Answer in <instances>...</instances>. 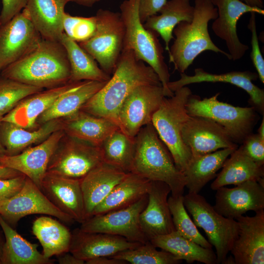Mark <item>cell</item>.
Wrapping results in <instances>:
<instances>
[{"label": "cell", "mask_w": 264, "mask_h": 264, "mask_svg": "<svg viewBox=\"0 0 264 264\" xmlns=\"http://www.w3.org/2000/svg\"><path fill=\"white\" fill-rule=\"evenodd\" d=\"M149 84L162 85L150 66L138 59L132 50L123 49L112 76L80 110L118 126V112L126 98L135 88Z\"/></svg>", "instance_id": "cell-1"}, {"label": "cell", "mask_w": 264, "mask_h": 264, "mask_svg": "<svg viewBox=\"0 0 264 264\" xmlns=\"http://www.w3.org/2000/svg\"><path fill=\"white\" fill-rule=\"evenodd\" d=\"M1 74L27 85L50 88L69 82L70 67L63 44L42 38L35 48L4 68Z\"/></svg>", "instance_id": "cell-2"}, {"label": "cell", "mask_w": 264, "mask_h": 264, "mask_svg": "<svg viewBox=\"0 0 264 264\" xmlns=\"http://www.w3.org/2000/svg\"><path fill=\"white\" fill-rule=\"evenodd\" d=\"M135 152L130 173L150 181L167 184L171 195H183L186 179L176 167L173 157L150 123L141 129L134 137Z\"/></svg>", "instance_id": "cell-3"}, {"label": "cell", "mask_w": 264, "mask_h": 264, "mask_svg": "<svg viewBox=\"0 0 264 264\" xmlns=\"http://www.w3.org/2000/svg\"><path fill=\"white\" fill-rule=\"evenodd\" d=\"M193 18L190 22H181L175 27L176 38L170 48L169 62L180 73H184L202 52L210 50L221 53L229 60L228 53L213 42L208 32V23L218 17V10L211 0H195Z\"/></svg>", "instance_id": "cell-4"}, {"label": "cell", "mask_w": 264, "mask_h": 264, "mask_svg": "<svg viewBox=\"0 0 264 264\" xmlns=\"http://www.w3.org/2000/svg\"><path fill=\"white\" fill-rule=\"evenodd\" d=\"M140 0H125L120 6V15L125 26L123 49L133 51L136 57L150 66L158 75L165 97L174 92L168 88L170 81L168 67L163 49L155 32L146 28L139 16Z\"/></svg>", "instance_id": "cell-5"}, {"label": "cell", "mask_w": 264, "mask_h": 264, "mask_svg": "<svg viewBox=\"0 0 264 264\" xmlns=\"http://www.w3.org/2000/svg\"><path fill=\"white\" fill-rule=\"evenodd\" d=\"M192 94L191 89L185 86L175 91L172 97H165L152 120L159 137L170 151L176 167L183 173L192 158L181 135L182 128L189 116L186 105Z\"/></svg>", "instance_id": "cell-6"}, {"label": "cell", "mask_w": 264, "mask_h": 264, "mask_svg": "<svg viewBox=\"0 0 264 264\" xmlns=\"http://www.w3.org/2000/svg\"><path fill=\"white\" fill-rule=\"evenodd\" d=\"M220 93L209 98L201 99L191 94L186 107L190 116L209 118L221 126L236 144H241L252 133L259 119L258 113L252 107L234 106L218 99Z\"/></svg>", "instance_id": "cell-7"}, {"label": "cell", "mask_w": 264, "mask_h": 264, "mask_svg": "<svg viewBox=\"0 0 264 264\" xmlns=\"http://www.w3.org/2000/svg\"><path fill=\"white\" fill-rule=\"evenodd\" d=\"M183 201L195 225L204 231L208 242L215 247L218 264H225L238 235V222L219 214L198 193L188 192Z\"/></svg>", "instance_id": "cell-8"}, {"label": "cell", "mask_w": 264, "mask_h": 264, "mask_svg": "<svg viewBox=\"0 0 264 264\" xmlns=\"http://www.w3.org/2000/svg\"><path fill=\"white\" fill-rule=\"evenodd\" d=\"M97 28L94 35L79 44L110 75L122 53L125 26L120 13L100 9L95 15Z\"/></svg>", "instance_id": "cell-9"}, {"label": "cell", "mask_w": 264, "mask_h": 264, "mask_svg": "<svg viewBox=\"0 0 264 264\" xmlns=\"http://www.w3.org/2000/svg\"><path fill=\"white\" fill-rule=\"evenodd\" d=\"M148 200L147 194L127 207L92 216L81 223L79 228L85 232L117 235L131 242L146 243L150 241L142 230L139 216Z\"/></svg>", "instance_id": "cell-10"}, {"label": "cell", "mask_w": 264, "mask_h": 264, "mask_svg": "<svg viewBox=\"0 0 264 264\" xmlns=\"http://www.w3.org/2000/svg\"><path fill=\"white\" fill-rule=\"evenodd\" d=\"M165 97L161 85H143L135 88L120 109L118 126L129 137L134 138L142 128L152 123L154 114Z\"/></svg>", "instance_id": "cell-11"}, {"label": "cell", "mask_w": 264, "mask_h": 264, "mask_svg": "<svg viewBox=\"0 0 264 264\" xmlns=\"http://www.w3.org/2000/svg\"><path fill=\"white\" fill-rule=\"evenodd\" d=\"M103 162L100 147L70 137L52 155L46 173L81 180Z\"/></svg>", "instance_id": "cell-12"}, {"label": "cell", "mask_w": 264, "mask_h": 264, "mask_svg": "<svg viewBox=\"0 0 264 264\" xmlns=\"http://www.w3.org/2000/svg\"><path fill=\"white\" fill-rule=\"evenodd\" d=\"M34 214L53 216L67 224L75 221L54 205L26 176L22 187L17 194L0 200V215L9 224L15 225L22 218Z\"/></svg>", "instance_id": "cell-13"}, {"label": "cell", "mask_w": 264, "mask_h": 264, "mask_svg": "<svg viewBox=\"0 0 264 264\" xmlns=\"http://www.w3.org/2000/svg\"><path fill=\"white\" fill-rule=\"evenodd\" d=\"M42 37L23 9L0 25V71L29 53Z\"/></svg>", "instance_id": "cell-14"}, {"label": "cell", "mask_w": 264, "mask_h": 264, "mask_svg": "<svg viewBox=\"0 0 264 264\" xmlns=\"http://www.w3.org/2000/svg\"><path fill=\"white\" fill-rule=\"evenodd\" d=\"M181 135L192 158L220 149L238 147L221 126L203 117L189 115L182 128Z\"/></svg>", "instance_id": "cell-15"}, {"label": "cell", "mask_w": 264, "mask_h": 264, "mask_svg": "<svg viewBox=\"0 0 264 264\" xmlns=\"http://www.w3.org/2000/svg\"><path fill=\"white\" fill-rule=\"evenodd\" d=\"M211 0L218 10V17L212 23V30L216 36L225 42L231 60H239L249 47L239 38L237 32L238 21L246 13L254 12L264 15V10L249 6L240 0Z\"/></svg>", "instance_id": "cell-16"}, {"label": "cell", "mask_w": 264, "mask_h": 264, "mask_svg": "<svg viewBox=\"0 0 264 264\" xmlns=\"http://www.w3.org/2000/svg\"><path fill=\"white\" fill-rule=\"evenodd\" d=\"M63 135L62 131H56L40 144L20 154L0 156V163L24 175L40 188L49 161Z\"/></svg>", "instance_id": "cell-17"}, {"label": "cell", "mask_w": 264, "mask_h": 264, "mask_svg": "<svg viewBox=\"0 0 264 264\" xmlns=\"http://www.w3.org/2000/svg\"><path fill=\"white\" fill-rule=\"evenodd\" d=\"M235 186L216 190L213 207L219 214L235 220L248 211L264 210V187L258 181L249 180Z\"/></svg>", "instance_id": "cell-18"}, {"label": "cell", "mask_w": 264, "mask_h": 264, "mask_svg": "<svg viewBox=\"0 0 264 264\" xmlns=\"http://www.w3.org/2000/svg\"><path fill=\"white\" fill-rule=\"evenodd\" d=\"M258 78L256 72L250 71H231L222 74H213L206 72L201 68L195 69L193 75L180 73L179 79L170 81L168 88L174 92L187 85L201 82H223L235 85L245 90L249 95L248 102L256 111L264 116V90L253 83Z\"/></svg>", "instance_id": "cell-19"}, {"label": "cell", "mask_w": 264, "mask_h": 264, "mask_svg": "<svg viewBox=\"0 0 264 264\" xmlns=\"http://www.w3.org/2000/svg\"><path fill=\"white\" fill-rule=\"evenodd\" d=\"M235 220L239 233L230 252L235 264H264V210Z\"/></svg>", "instance_id": "cell-20"}, {"label": "cell", "mask_w": 264, "mask_h": 264, "mask_svg": "<svg viewBox=\"0 0 264 264\" xmlns=\"http://www.w3.org/2000/svg\"><path fill=\"white\" fill-rule=\"evenodd\" d=\"M40 189L49 200L75 221L87 219L80 180L46 173Z\"/></svg>", "instance_id": "cell-21"}, {"label": "cell", "mask_w": 264, "mask_h": 264, "mask_svg": "<svg viewBox=\"0 0 264 264\" xmlns=\"http://www.w3.org/2000/svg\"><path fill=\"white\" fill-rule=\"evenodd\" d=\"M170 193V188L166 183L151 181L148 202L139 216L141 228L149 241L175 230L168 202Z\"/></svg>", "instance_id": "cell-22"}, {"label": "cell", "mask_w": 264, "mask_h": 264, "mask_svg": "<svg viewBox=\"0 0 264 264\" xmlns=\"http://www.w3.org/2000/svg\"><path fill=\"white\" fill-rule=\"evenodd\" d=\"M71 234L69 252L85 261L99 257H111L141 244L129 241L121 236L87 232L80 228L74 229Z\"/></svg>", "instance_id": "cell-23"}, {"label": "cell", "mask_w": 264, "mask_h": 264, "mask_svg": "<svg viewBox=\"0 0 264 264\" xmlns=\"http://www.w3.org/2000/svg\"><path fill=\"white\" fill-rule=\"evenodd\" d=\"M128 173L103 162L80 180L87 219Z\"/></svg>", "instance_id": "cell-24"}, {"label": "cell", "mask_w": 264, "mask_h": 264, "mask_svg": "<svg viewBox=\"0 0 264 264\" xmlns=\"http://www.w3.org/2000/svg\"><path fill=\"white\" fill-rule=\"evenodd\" d=\"M76 82H69L25 98L3 116L2 121L10 122L26 129L34 128L40 116Z\"/></svg>", "instance_id": "cell-25"}, {"label": "cell", "mask_w": 264, "mask_h": 264, "mask_svg": "<svg viewBox=\"0 0 264 264\" xmlns=\"http://www.w3.org/2000/svg\"><path fill=\"white\" fill-rule=\"evenodd\" d=\"M68 0H27L24 8L43 39L60 42Z\"/></svg>", "instance_id": "cell-26"}, {"label": "cell", "mask_w": 264, "mask_h": 264, "mask_svg": "<svg viewBox=\"0 0 264 264\" xmlns=\"http://www.w3.org/2000/svg\"><path fill=\"white\" fill-rule=\"evenodd\" d=\"M108 81L85 80L76 82L71 88L60 95L40 116L39 120L45 123L72 115L79 110Z\"/></svg>", "instance_id": "cell-27"}, {"label": "cell", "mask_w": 264, "mask_h": 264, "mask_svg": "<svg viewBox=\"0 0 264 264\" xmlns=\"http://www.w3.org/2000/svg\"><path fill=\"white\" fill-rule=\"evenodd\" d=\"M66 118L64 129L69 137L98 147L109 135L119 128L109 119L81 110Z\"/></svg>", "instance_id": "cell-28"}, {"label": "cell", "mask_w": 264, "mask_h": 264, "mask_svg": "<svg viewBox=\"0 0 264 264\" xmlns=\"http://www.w3.org/2000/svg\"><path fill=\"white\" fill-rule=\"evenodd\" d=\"M222 170L210 185L211 189L249 180L258 181L264 177V167L253 161L238 147L225 161Z\"/></svg>", "instance_id": "cell-29"}, {"label": "cell", "mask_w": 264, "mask_h": 264, "mask_svg": "<svg viewBox=\"0 0 264 264\" xmlns=\"http://www.w3.org/2000/svg\"><path fill=\"white\" fill-rule=\"evenodd\" d=\"M194 7L190 0H169L159 11V15L149 17L143 23L144 27L154 31L163 39L165 49L170 52L169 44L174 37L175 27L181 22H190L194 16Z\"/></svg>", "instance_id": "cell-30"}, {"label": "cell", "mask_w": 264, "mask_h": 264, "mask_svg": "<svg viewBox=\"0 0 264 264\" xmlns=\"http://www.w3.org/2000/svg\"><path fill=\"white\" fill-rule=\"evenodd\" d=\"M0 226L5 242L1 252V260L9 264H53L54 260L45 257L38 250V245L23 238L10 226L0 215Z\"/></svg>", "instance_id": "cell-31"}, {"label": "cell", "mask_w": 264, "mask_h": 264, "mask_svg": "<svg viewBox=\"0 0 264 264\" xmlns=\"http://www.w3.org/2000/svg\"><path fill=\"white\" fill-rule=\"evenodd\" d=\"M151 181L135 174L128 173L95 208L91 216L125 208L133 204L148 194Z\"/></svg>", "instance_id": "cell-32"}, {"label": "cell", "mask_w": 264, "mask_h": 264, "mask_svg": "<svg viewBox=\"0 0 264 264\" xmlns=\"http://www.w3.org/2000/svg\"><path fill=\"white\" fill-rule=\"evenodd\" d=\"M150 242L156 248L167 251L188 264L198 262L205 264H218L216 254L182 236L176 230L154 237Z\"/></svg>", "instance_id": "cell-33"}, {"label": "cell", "mask_w": 264, "mask_h": 264, "mask_svg": "<svg viewBox=\"0 0 264 264\" xmlns=\"http://www.w3.org/2000/svg\"><path fill=\"white\" fill-rule=\"evenodd\" d=\"M32 233L43 247V254L47 258L69 252L72 234L58 220L42 216L33 221Z\"/></svg>", "instance_id": "cell-34"}, {"label": "cell", "mask_w": 264, "mask_h": 264, "mask_svg": "<svg viewBox=\"0 0 264 264\" xmlns=\"http://www.w3.org/2000/svg\"><path fill=\"white\" fill-rule=\"evenodd\" d=\"M225 148L192 158L183 172L189 192L199 193L202 188L217 175V172L236 150Z\"/></svg>", "instance_id": "cell-35"}, {"label": "cell", "mask_w": 264, "mask_h": 264, "mask_svg": "<svg viewBox=\"0 0 264 264\" xmlns=\"http://www.w3.org/2000/svg\"><path fill=\"white\" fill-rule=\"evenodd\" d=\"M60 42L66 50L70 65L69 82L85 80L107 82L110 79V76L99 66L96 60L64 32Z\"/></svg>", "instance_id": "cell-36"}, {"label": "cell", "mask_w": 264, "mask_h": 264, "mask_svg": "<svg viewBox=\"0 0 264 264\" xmlns=\"http://www.w3.org/2000/svg\"><path fill=\"white\" fill-rule=\"evenodd\" d=\"M60 128L61 124L56 120L45 122L40 128L33 131L26 130L10 122L2 121L0 140L8 155H14L32 144L45 140Z\"/></svg>", "instance_id": "cell-37"}, {"label": "cell", "mask_w": 264, "mask_h": 264, "mask_svg": "<svg viewBox=\"0 0 264 264\" xmlns=\"http://www.w3.org/2000/svg\"><path fill=\"white\" fill-rule=\"evenodd\" d=\"M100 148L103 162L130 173L135 152L134 138L118 128L104 140Z\"/></svg>", "instance_id": "cell-38"}, {"label": "cell", "mask_w": 264, "mask_h": 264, "mask_svg": "<svg viewBox=\"0 0 264 264\" xmlns=\"http://www.w3.org/2000/svg\"><path fill=\"white\" fill-rule=\"evenodd\" d=\"M183 197L171 195L168 198L175 230L203 247L212 248V244L200 234L189 216L183 204Z\"/></svg>", "instance_id": "cell-39"}, {"label": "cell", "mask_w": 264, "mask_h": 264, "mask_svg": "<svg viewBox=\"0 0 264 264\" xmlns=\"http://www.w3.org/2000/svg\"><path fill=\"white\" fill-rule=\"evenodd\" d=\"M111 257L132 264H178L182 262L167 251L157 250L150 242L119 252Z\"/></svg>", "instance_id": "cell-40"}, {"label": "cell", "mask_w": 264, "mask_h": 264, "mask_svg": "<svg viewBox=\"0 0 264 264\" xmlns=\"http://www.w3.org/2000/svg\"><path fill=\"white\" fill-rule=\"evenodd\" d=\"M43 89L40 87L3 77L0 80V115L3 116L22 100Z\"/></svg>", "instance_id": "cell-41"}, {"label": "cell", "mask_w": 264, "mask_h": 264, "mask_svg": "<svg viewBox=\"0 0 264 264\" xmlns=\"http://www.w3.org/2000/svg\"><path fill=\"white\" fill-rule=\"evenodd\" d=\"M97 28L95 16L90 17L73 16L65 12L63 20L64 32L71 39L80 43L91 38Z\"/></svg>", "instance_id": "cell-42"}, {"label": "cell", "mask_w": 264, "mask_h": 264, "mask_svg": "<svg viewBox=\"0 0 264 264\" xmlns=\"http://www.w3.org/2000/svg\"><path fill=\"white\" fill-rule=\"evenodd\" d=\"M248 28L251 32V44L252 50L250 58L257 70L258 78L262 83H264V60L262 55L259 44V39L256 31V13L251 12Z\"/></svg>", "instance_id": "cell-43"}, {"label": "cell", "mask_w": 264, "mask_h": 264, "mask_svg": "<svg viewBox=\"0 0 264 264\" xmlns=\"http://www.w3.org/2000/svg\"><path fill=\"white\" fill-rule=\"evenodd\" d=\"M241 147L253 161L264 166V140L257 133L252 132L247 135Z\"/></svg>", "instance_id": "cell-44"}, {"label": "cell", "mask_w": 264, "mask_h": 264, "mask_svg": "<svg viewBox=\"0 0 264 264\" xmlns=\"http://www.w3.org/2000/svg\"><path fill=\"white\" fill-rule=\"evenodd\" d=\"M26 176L22 174L8 179H0V200L11 198L22 187Z\"/></svg>", "instance_id": "cell-45"}, {"label": "cell", "mask_w": 264, "mask_h": 264, "mask_svg": "<svg viewBox=\"0 0 264 264\" xmlns=\"http://www.w3.org/2000/svg\"><path fill=\"white\" fill-rule=\"evenodd\" d=\"M0 13L1 24H4L20 13L25 7L27 0H1Z\"/></svg>", "instance_id": "cell-46"}, {"label": "cell", "mask_w": 264, "mask_h": 264, "mask_svg": "<svg viewBox=\"0 0 264 264\" xmlns=\"http://www.w3.org/2000/svg\"><path fill=\"white\" fill-rule=\"evenodd\" d=\"M167 0H140L139 16L143 23L150 16L157 14L166 3Z\"/></svg>", "instance_id": "cell-47"}, {"label": "cell", "mask_w": 264, "mask_h": 264, "mask_svg": "<svg viewBox=\"0 0 264 264\" xmlns=\"http://www.w3.org/2000/svg\"><path fill=\"white\" fill-rule=\"evenodd\" d=\"M87 264H126V261L116 259L111 257L102 256L99 257L85 261Z\"/></svg>", "instance_id": "cell-48"}, {"label": "cell", "mask_w": 264, "mask_h": 264, "mask_svg": "<svg viewBox=\"0 0 264 264\" xmlns=\"http://www.w3.org/2000/svg\"><path fill=\"white\" fill-rule=\"evenodd\" d=\"M57 261L60 264H84L85 261L76 257L69 252L57 256Z\"/></svg>", "instance_id": "cell-49"}, {"label": "cell", "mask_w": 264, "mask_h": 264, "mask_svg": "<svg viewBox=\"0 0 264 264\" xmlns=\"http://www.w3.org/2000/svg\"><path fill=\"white\" fill-rule=\"evenodd\" d=\"M22 174L7 167L0 163V179H8L19 176Z\"/></svg>", "instance_id": "cell-50"}, {"label": "cell", "mask_w": 264, "mask_h": 264, "mask_svg": "<svg viewBox=\"0 0 264 264\" xmlns=\"http://www.w3.org/2000/svg\"><path fill=\"white\" fill-rule=\"evenodd\" d=\"M100 0H68L69 2H73L87 7H91Z\"/></svg>", "instance_id": "cell-51"}, {"label": "cell", "mask_w": 264, "mask_h": 264, "mask_svg": "<svg viewBox=\"0 0 264 264\" xmlns=\"http://www.w3.org/2000/svg\"><path fill=\"white\" fill-rule=\"evenodd\" d=\"M247 5L263 9L264 3L263 0H240Z\"/></svg>", "instance_id": "cell-52"}, {"label": "cell", "mask_w": 264, "mask_h": 264, "mask_svg": "<svg viewBox=\"0 0 264 264\" xmlns=\"http://www.w3.org/2000/svg\"><path fill=\"white\" fill-rule=\"evenodd\" d=\"M257 134L262 140H264V118L263 117L262 121L258 128Z\"/></svg>", "instance_id": "cell-53"}, {"label": "cell", "mask_w": 264, "mask_h": 264, "mask_svg": "<svg viewBox=\"0 0 264 264\" xmlns=\"http://www.w3.org/2000/svg\"><path fill=\"white\" fill-rule=\"evenodd\" d=\"M2 117L3 116L0 115V126L2 122ZM6 153V150L1 144L0 137V156L5 154Z\"/></svg>", "instance_id": "cell-54"}, {"label": "cell", "mask_w": 264, "mask_h": 264, "mask_svg": "<svg viewBox=\"0 0 264 264\" xmlns=\"http://www.w3.org/2000/svg\"><path fill=\"white\" fill-rule=\"evenodd\" d=\"M0 25H1V22H0Z\"/></svg>", "instance_id": "cell-55"}]
</instances>
